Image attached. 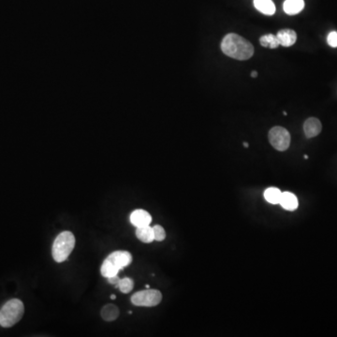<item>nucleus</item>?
Listing matches in <instances>:
<instances>
[{"instance_id": "aec40b11", "label": "nucleus", "mask_w": 337, "mask_h": 337, "mask_svg": "<svg viewBox=\"0 0 337 337\" xmlns=\"http://www.w3.org/2000/svg\"><path fill=\"white\" fill-rule=\"evenodd\" d=\"M119 281H120V278H119V276L117 275H112V276L108 277V282L110 283V284H112V285L116 286Z\"/></svg>"}, {"instance_id": "39448f33", "label": "nucleus", "mask_w": 337, "mask_h": 337, "mask_svg": "<svg viewBox=\"0 0 337 337\" xmlns=\"http://www.w3.org/2000/svg\"><path fill=\"white\" fill-rule=\"evenodd\" d=\"M161 300L162 294L159 290L150 289L138 291L131 296V303L136 306H146V307L157 306L160 304Z\"/></svg>"}, {"instance_id": "2eb2a0df", "label": "nucleus", "mask_w": 337, "mask_h": 337, "mask_svg": "<svg viewBox=\"0 0 337 337\" xmlns=\"http://www.w3.org/2000/svg\"><path fill=\"white\" fill-rule=\"evenodd\" d=\"M282 192L280 189L276 188H267L264 191V198L269 204H279L280 199H281Z\"/></svg>"}, {"instance_id": "ddd939ff", "label": "nucleus", "mask_w": 337, "mask_h": 337, "mask_svg": "<svg viewBox=\"0 0 337 337\" xmlns=\"http://www.w3.org/2000/svg\"><path fill=\"white\" fill-rule=\"evenodd\" d=\"M119 308L115 305H106L102 309V318L105 322H113L119 317Z\"/></svg>"}, {"instance_id": "dca6fc26", "label": "nucleus", "mask_w": 337, "mask_h": 337, "mask_svg": "<svg viewBox=\"0 0 337 337\" xmlns=\"http://www.w3.org/2000/svg\"><path fill=\"white\" fill-rule=\"evenodd\" d=\"M259 42L263 47L270 48V49H275L280 45L276 36L273 34H267V35L262 36L259 39Z\"/></svg>"}, {"instance_id": "5701e85b", "label": "nucleus", "mask_w": 337, "mask_h": 337, "mask_svg": "<svg viewBox=\"0 0 337 337\" xmlns=\"http://www.w3.org/2000/svg\"><path fill=\"white\" fill-rule=\"evenodd\" d=\"M115 298H116L115 295H112V296H111V299H112V300H115Z\"/></svg>"}, {"instance_id": "4468645a", "label": "nucleus", "mask_w": 337, "mask_h": 337, "mask_svg": "<svg viewBox=\"0 0 337 337\" xmlns=\"http://www.w3.org/2000/svg\"><path fill=\"white\" fill-rule=\"evenodd\" d=\"M136 236L142 243H152L155 240L153 227H150V225L144 226V227H137Z\"/></svg>"}, {"instance_id": "7ed1b4c3", "label": "nucleus", "mask_w": 337, "mask_h": 337, "mask_svg": "<svg viewBox=\"0 0 337 337\" xmlns=\"http://www.w3.org/2000/svg\"><path fill=\"white\" fill-rule=\"evenodd\" d=\"M24 306L19 299H11L0 309V326L9 328L20 322L24 316Z\"/></svg>"}, {"instance_id": "a211bd4d", "label": "nucleus", "mask_w": 337, "mask_h": 337, "mask_svg": "<svg viewBox=\"0 0 337 337\" xmlns=\"http://www.w3.org/2000/svg\"><path fill=\"white\" fill-rule=\"evenodd\" d=\"M153 230H154V238L157 242H161L165 240L166 238V232L163 227H161L160 225H156L153 227Z\"/></svg>"}, {"instance_id": "6ab92c4d", "label": "nucleus", "mask_w": 337, "mask_h": 337, "mask_svg": "<svg viewBox=\"0 0 337 337\" xmlns=\"http://www.w3.org/2000/svg\"><path fill=\"white\" fill-rule=\"evenodd\" d=\"M327 42L331 47H337V32L332 31L330 32L327 38Z\"/></svg>"}, {"instance_id": "20e7f679", "label": "nucleus", "mask_w": 337, "mask_h": 337, "mask_svg": "<svg viewBox=\"0 0 337 337\" xmlns=\"http://www.w3.org/2000/svg\"><path fill=\"white\" fill-rule=\"evenodd\" d=\"M75 246V237L71 231H63L55 238L53 244V258L56 262L68 259Z\"/></svg>"}, {"instance_id": "0eeeda50", "label": "nucleus", "mask_w": 337, "mask_h": 337, "mask_svg": "<svg viewBox=\"0 0 337 337\" xmlns=\"http://www.w3.org/2000/svg\"><path fill=\"white\" fill-rule=\"evenodd\" d=\"M130 222L136 227L149 226L152 222V217L149 213L146 212L145 210L138 209L131 213Z\"/></svg>"}, {"instance_id": "f03ea898", "label": "nucleus", "mask_w": 337, "mask_h": 337, "mask_svg": "<svg viewBox=\"0 0 337 337\" xmlns=\"http://www.w3.org/2000/svg\"><path fill=\"white\" fill-rule=\"evenodd\" d=\"M132 262V255L128 251H114L110 254L102 263V275L110 277L117 275L123 268L128 266Z\"/></svg>"}, {"instance_id": "f8f14e48", "label": "nucleus", "mask_w": 337, "mask_h": 337, "mask_svg": "<svg viewBox=\"0 0 337 337\" xmlns=\"http://www.w3.org/2000/svg\"><path fill=\"white\" fill-rule=\"evenodd\" d=\"M254 6L265 15L275 14V6L272 0H254Z\"/></svg>"}, {"instance_id": "9b49d317", "label": "nucleus", "mask_w": 337, "mask_h": 337, "mask_svg": "<svg viewBox=\"0 0 337 337\" xmlns=\"http://www.w3.org/2000/svg\"><path fill=\"white\" fill-rule=\"evenodd\" d=\"M305 8L304 0H286L284 2V11L289 15L300 13Z\"/></svg>"}, {"instance_id": "1a4fd4ad", "label": "nucleus", "mask_w": 337, "mask_h": 337, "mask_svg": "<svg viewBox=\"0 0 337 337\" xmlns=\"http://www.w3.org/2000/svg\"><path fill=\"white\" fill-rule=\"evenodd\" d=\"M276 38L279 41V44L284 47L292 46L297 40V34L294 30L291 29H282L278 31Z\"/></svg>"}, {"instance_id": "6e6552de", "label": "nucleus", "mask_w": 337, "mask_h": 337, "mask_svg": "<svg viewBox=\"0 0 337 337\" xmlns=\"http://www.w3.org/2000/svg\"><path fill=\"white\" fill-rule=\"evenodd\" d=\"M322 125L321 121L318 118H308L304 125V131L306 134V138L310 139L318 136L322 132Z\"/></svg>"}, {"instance_id": "9d476101", "label": "nucleus", "mask_w": 337, "mask_h": 337, "mask_svg": "<svg viewBox=\"0 0 337 337\" xmlns=\"http://www.w3.org/2000/svg\"><path fill=\"white\" fill-rule=\"evenodd\" d=\"M279 204L287 211H295L299 206L298 199L291 192H282Z\"/></svg>"}, {"instance_id": "412c9836", "label": "nucleus", "mask_w": 337, "mask_h": 337, "mask_svg": "<svg viewBox=\"0 0 337 337\" xmlns=\"http://www.w3.org/2000/svg\"><path fill=\"white\" fill-rule=\"evenodd\" d=\"M257 76H258V72H257V71H254L251 72V77H252V78H256Z\"/></svg>"}, {"instance_id": "b1692460", "label": "nucleus", "mask_w": 337, "mask_h": 337, "mask_svg": "<svg viewBox=\"0 0 337 337\" xmlns=\"http://www.w3.org/2000/svg\"><path fill=\"white\" fill-rule=\"evenodd\" d=\"M145 288H146V289H150L149 285H145Z\"/></svg>"}, {"instance_id": "423d86ee", "label": "nucleus", "mask_w": 337, "mask_h": 337, "mask_svg": "<svg viewBox=\"0 0 337 337\" xmlns=\"http://www.w3.org/2000/svg\"><path fill=\"white\" fill-rule=\"evenodd\" d=\"M290 134L282 126H274L269 131V141L277 151H286L290 147Z\"/></svg>"}, {"instance_id": "f257e3e1", "label": "nucleus", "mask_w": 337, "mask_h": 337, "mask_svg": "<svg viewBox=\"0 0 337 337\" xmlns=\"http://www.w3.org/2000/svg\"><path fill=\"white\" fill-rule=\"evenodd\" d=\"M221 50L228 57L237 60H247L254 55L250 42L235 33H229L222 39Z\"/></svg>"}, {"instance_id": "4be33fe9", "label": "nucleus", "mask_w": 337, "mask_h": 337, "mask_svg": "<svg viewBox=\"0 0 337 337\" xmlns=\"http://www.w3.org/2000/svg\"><path fill=\"white\" fill-rule=\"evenodd\" d=\"M243 146H244V147H245V148H247V147H248V146H249V144H248V143H247V142H243Z\"/></svg>"}, {"instance_id": "f3484780", "label": "nucleus", "mask_w": 337, "mask_h": 337, "mask_svg": "<svg viewBox=\"0 0 337 337\" xmlns=\"http://www.w3.org/2000/svg\"><path fill=\"white\" fill-rule=\"evenodd\" d=\"M116 288L125 294L129 293L131 290H133L134 281L131 278H128V277L120 279V281L116 285Z\"/></svg>"}]
</instances>
